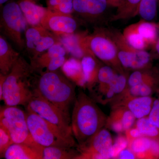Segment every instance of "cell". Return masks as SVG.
Wrapping results in <instances>:
<instances>
[{"label":"cell","instance_id":"obj_1","mask_svg":"<svg viewBox=\"0 0 159 159\" xmlns=\"http://www.w3.org/2000/svg\"><path fill=\"white\" fill-rule=\"evenodd\" d=\"M71 125L78 145L88 142L106 125L107 118L96 101L80 91L74 101Z\"/></svg>","mask_w":159,"mask_h":159},{"label":"cell","instance_id":"obj_2","mask_svg":"<svg viewBox=\"0 0 159 159\" xmlns=\"http://www.w3.org/2000/svg\"><path fill=\"white\" fill-rule=\"evenodd\" d=\"M35 89L70 119V106L76 98L75 83L58 70L44 71L35 81Z\"/></svg>","mask_w":159,"mask_h":159},{"label":"cell","instance_id":"obj_3","mask_svg":"<svg viewBox=\"0 0 159 159\" xmlns=\"http://www.w3.org/2000/svg\"><path fill=\"white\" fill-rule=\"evenodd\" d=\"M34 72L31 64L20 56L3 84L2 100L6 106H27L35 89Z\"/></svg>","mask_w":159,"mask_h":159},{"label":"cell","instance_id":"obj_4","mask_svg":"<svg viewBox=\"0 0 159 159\" xmlns=\"http://www.w3.org/2000/svg\"><path fill=\"white\" fill-rule=\"evenodd\" d=\"M25 113L31 137L42 147L73 148L78 146L74 138L66 135L34 112L26 109Z\"/></svg>","mask_w":159,"mask_h":159},{"label":"cell","instance_id":"obj_5","mask_svg":"<svg viewBox=\"0 0 159 159\" xmlns=\"http://www.w3.org/2000/svg\"><path fill=\"white\" fill-rule=\"evenodd\" d=\"M28 24L18 2H9L3 7L1 16V30L20 50L26 47L24 34Z\"/></svg>","mask_w":159,"mask_h":159},{"label":"cell","instance_id":"obj_6","mask_svg":"<svg viewBox=\"0 0 159 159\" xmlns=\"http://www.w3.org/2000/svg\"><path fill=\"white\" fill-rule=\"evenodd\" d=\"M0 126L8 130L14 143L43 147L34 142L31 137L25 112L16 106H6L1 109Z\"/></svg>","mask_w":159,"mask_h":159},{"label":"cell","instance_id":"obj_7","mask_svg":"<svg viewBox=\"0 0 159 159\" xmlns=\"http://www.w3.org/2000/svg\"><path fill=\"white\" fill-rule=\"evenodd\" d=\"M85 40L95 57L119 72L125 73L119 61L116 45L106 29H98L90 35L87 34Z\"/></svg>","mask_w":159,"mask_h":159},{"label":"cell","instance_id":"obj_8","mask_svg":"<svg viewBox=\"0 0 159 159\" xmlns=\"http://www.w3.org/2000/svg\"><path fill=\"white\" fill-rule=\"evenodd\" d=\"M106 30L116 45L119 61L125 71L149 68L151 57L148 52L132 47L122 33L118 30Z\"/></svg>","mask_w":159,"mask_h":159},{"label":"cell","instance_id":"obj_9","mask_svg":"<svg viewBox=\"0 0 159 159\" xmlns=\"http://www.w3.org/2000/svg\"><path fill=\"white\" fill-rule=\"evenodd\" d=\"M25 107L38 114L66 135L74 138L70 119L56 106L43 98L35 89Z\"/></svg>","mask_w":159,"mask_h":159},{"label":"cell","instance_id":"obj_10","mask_svg":"<svg viewBox=\"0 0 159 159\" xmlns=\"http://www.w3.org/2000/svg\"><path fill=\"white\" fill-rule=\"evenodd\" d=\"M114 141L110 133L103 128L82 145H78L77 159H111Z\"/></svg>","mask_w":159,"mask_h":159},{"label":"cell","instance_id":"obj_11","mask_svg":"<svg viewBox=\"0 0 159 159\" xmlns=\"http://www.w3.org/2000/svg\"><path fill=\"white\" fill-rule=\"evenodd\" d=\"M128 77L126 72H119L107 82H94L88 87L91 98L96 102L102 104L111 102L125 91L127 87Z\"/></svg>","mask_w":159,"mask_h":159},{"label":"cell","instance_id":"obj_12","mask_svg":"<svg viewBox=\"0 0 159 159\" xmlns=\"http://www.w3.org/2000/svg\"><path fill=\"white\" fill-rule=\"evenodd\" d=\"M41 25L58 35L74 33L77 29V23L71 14H66L48 9Z\"/></svg>","mask_w":159,"mask_h":159},{"label":"cell","instance_id":"obj_13","mask_svg":"<svg viewBox=\"0 0 159 159\" xmlns=\"http://www.w3.org/2000/svg\"><path fill=\"white\" fill-rule=\"evenodd\" d=\"M154 78L149 68L132 71L128 75L126 93L130 97L150 96Z\"/></svg>","mask_w":159,"mask_h":159},{"label":"cell","instance_id":"obj_14","mask_svg":"<svg viewBox=\"0 0 159 159\" xmlns=\"http://www.w3.org/2000/svg\"><path fill=\"white\" fill-rule=\"evenodd\" d=\"M73 4L74 11L90 22L101 18L110 6L107 0H73Z\"/></svg>","mask_w":159,"mask_h":159},{"label":"cell","instance_id":"obj_15","mask_svg":"<svg viewBox=\"0 0 159 159\" xmlns=\"http://www.w3.org/2000/svg\"><path fill=\"white\" fill-rule=\"evenodd\" d=\"M110 116L107 118L105 126L117 133H122L133 127L135 117L124 106H113Z\"/></svg>","mask_w":159,"mask_h":159},{"label":"cell","instance_id":"obj_16","mask_svg":"<svg viewBox=\"0 0 159 159\" xmlns=\"http://www.w3.org/2000/svg\"><path fill=\"white\" fill-rule=\"evenodd\" d=\"M87 34L84 33H71L57 35L61 43L67 53L73 57L81 59L86 55L95 56L89 49L86 42Z\"/></svg>","mask_w":159,"mask_h":159},{"label":"cell","instance_id":"obj_17","mask_svg":"<svg viewBox=\"0 0 159 159\" xmlns=\"http://www.w3.org/2000/svg\"><path fill=\"white\" fill-rule=\"evenodd\" d=\"M150 96L132 97L117 99L112 102L113 106L122 105L125 107L138 119L148 116L153 102Z\"/></svg>","mask_w":159,"mask_h":159},{"label":"cell","instance_id":"obj_18","mask_svg":"<svg viewBox=\"0 0 159 159\" xmlns=\"http://www.w3.org/2000/svg\"><path fill=\"white\" fill-rule=\"evenodd\" d=\"M43 147L13 143L4 154L6 159H43Z\"/></svg>","mask_w":159,"mask_h":159},{"label":"cell","instance_id":"obj_19","mask_svg":"<svg viewBox=\"0 0 159 159\" xmlns=\"http://www.w3.org/2000/svg\"><path fill=\"white\" fill-rule=\"evenodd\" d=\"M20 57L2 35L0 37V74L8 75Z\"/></svg>","mask_w":159,"mask_h":159},{"label":"cell","instance_id":"obj_20","mask_svg":"<svg viewBox=\"0 0 159 159\" xmlns=\"http://www.w3.org/2000/svg\"><path fill=\"white\" fill-rule=\"evenodd\" d=\"M25 18L28 25L30 26L41 25L48 8H44L34 3L33 0H20L18 2Z\"/></svg>","mask_w":159,"mask_h":159},{"label":"cell","instance_id":"obj_21","mask_svg":"<svg viewBox=\"0 0 159 159\" xmlns=\"http://www.w3.org/2000/svg\"><path fill=\"white\" fill-rule=\"evenodd\" d=\"M66 53L65 48L60 42L56 43L37 58L31 60V66L34 72L42 70L51 59L65 56Z\"/></svg>","mask_w":159,"mask_h":159},{"label":"cell","instance_id":"obj_22","mask_svg":"<svg viewBox=\"0 0 159 159\" xmlns=\"http://www.w3.org/2000/svg\"><path fill=\"white\" fill-rule=\"evenodd\" d=\"M61 70L63 73L76 84L86 86L81 61L79 59L74 57L68 59L61 66Z\"/></svg>","mask_w":159,"mask_h":159},{"label":"cell","instance_id":"obj_23","mask_svg":"<svg viewBox=\"0 0 159 159\" xmlns=\"http://www.w3.org/2000/svg\"><path fill=\"white\" fill-rule=\"evenodd\" d=\"M141 0H122L117 7L116 14L110 18V21L126 20L138 15Z\"/></svg>","mask_w":159,"mask_h":159},{"label":"cell","instance_id":"obj_24","mask_svg":"<svg viewBox=\"0 0 159 159\" xmlns=\"http://www.w3.org/2000/svg\"><path fill=\"white\" fill-rule=\"evenodd\" d=\"M153 139L145 136L129 141L128 147L136 156L137 159H145L153 156L152 152Z\"/></svg>","mask_w":159,"mask_h":159},{"label":"cell","instance_id":"obj_25","mask_svg":"<svg viewBox=\"0 0 159 159\" xmlns=\"http://www.w3.org/2000/svg\"><path fill=\"white\" fill-rule=\"evenodd\" d=\"M81 65L86 86L88 88L92 85L97 79V74L100 67L97 58L93 55H86L81 60Z\"/></svg>","mask_w":159,"mask_h":159},{"label":"cell","instance_id":"obj_26","mask_svg":"<svg viewBox=\"0 0 159 159\" xmlns=\"http://www.w3.org/2000/svg\"><path fill=\"white\" fill-rule=\"evenodd\" d=\"M79 154L72 148L49 146L43 148V159H77Z\"/></svg>","mask_w":159,"mask_h":159},{"label":"cell","instance_id":"obj_27","mask_svg":"<svg viewBox=\"0 0 159 159\" xmlns=\"http://www.w3.org/2000/svg\"><path fill=\"white\" fill-rule=\"evenodd\" d=\"M49 31L41 25L31 26L28 28L25 34L26 47L31 55L38 43L39 42L43 36Z\"/></svg>","mask_w":159,"mask_h":159},{"label":"cell","instance_id":"obj_28","mask_svg":"<svg viewBox=\"0 0 159 159\" xmlns=\"http://www.w3.org/2000/svg\"><path fill=\"white\" fill-rule=\"evenodd\" d=\"M122 33L127 42L134 48L145 50L148 47L145 40L138 32L136 23L126 27Z\"/></svg>","mask_w":159,"mask_h":159},{"label":"cell","instance_id":"obj_29","mask_svg":"<svg viewBox=\"0 0 159 159\" xmlns=\"http://www.w3.org/2000/svg\"><path fill=\"white\" fill-rule=\"evenodd\" d=\"M136 24L138 32L148 45L156 43L157 32L155 24L144 20H141Z\"/></svg>","mask_w":159,"mask_h":159},{"label":"cell","instance_id":"obj_30","mask_svg":"<svg viewBox=\"0 0 159 159\" xmlns=\"http://www.w3.org/2000/svg\"><path fill=\"white\" fill-rule=\"evenodd\" d=\"M159 0H141L139 5L138 15L142 20L151 21L154 19L157 13Z\"/></svg>","mask_w":159,"mask_h":159},{"label":"cell","instance_id":"obj_31","mask_svg":"<svg viewBox=\"0 0 159 159\" xmlns=\"http://www.w3.org/2000/svg\"><path fill=\"white\" fill-rule=\"evenodd\" d=\"M134 125L143 136L154 139L159 135V129L151 123L147 117L137 119Z\"/></svg>","mask_w":159,"mask_h":159},{"label":"cell","instance_id":"obj_32","mask_svg":"<svg viewBox=\"0 0 159 159\" xmlns=\"http://www.w3.org/2000/svg\"><path fill=\"white\" fill-rule=\"evenodd\" d=\"M13 141L7 129L0 126V155L4 157V154L10 145L13 144Z\"/></svg>","mask_w":159,"mask_h":159},{"label":"cell","instance_id":"obj_33","mask_svg":"<svg viewBox=\"0 0 159 159\" xmlns=\"http://www.w3.org/2000/svg\"><path fill=\"white\" fill-rule=\"evenodd\" d=\"M129 142L126 136L119 135L114 141L112 148V157L116 159L118 154L121 151L127 148Z\"/></svg>","mask_w":159,"mask_h":159},{"label":"cell","instance_id":"obj_34","mask_svg":"<svg viewBox=\"0 0 159 159\" xmlns=\"http://www.w3.org/2000/svg\"><path fill=\"white\" fill-rule=\"evenodd\" d=\"M148 118L151 123L159 129V99L153 101Z\"/></svg>","mask_w":159,"mask_h":159},{"label":"cell","instance_id":"obj_35","mask_svg":"<svg viewBox=\"0 0 159 159\" xmlns=\"http://www.w3.org/2000/svg\"><path fill=\"white\" fill-rule=\"evenodd\" d=\"M65 56L53 58L45 66V71H53L61 67L66 61Z\"/></svg>","mask_w":159,"mask_h":159},{"label":"cell","instance_id":"obj_36","mask_svg":"<svg viewBox=\"0 0 159 159\" xmlns=\"http://www.w3.org/2000/svg\"><path fill=\"white\" fill-rule=\"evenodd\" d=\"M116 159H137L136 156L130 148L127 147L121 151L118 154Z\"/></svg>","mask_w":159,"mask_h":159},{"label":"cell","instance_id":"obj_37","mask_svg":"<svg viewBox=\"0 0 159 159\" xmlns=\"http://www.w3.org/2000/svg\"><path fill=\"white\" fill-rule=\"evenodd\" d=\"M125 132L126 134L125 136L127 138L128 142L132 140V139H137V138L143 136L139 129L135 126H134V127H132L131 128L128 129Z\"/></svg>","mask_w":159,"mask_h":159},{"label":"cell","instance_id":"obj_38","mask_svg":"<svg viewBox=\"0 0 159 159\" xmlns=\"http://www.w3.org/2000/svg\"><path fill=\"white\" fill-rule=\"evenodd\" d=\"M7 75H3L0 74V99L2 100V87L3 84L6 80Z\"/></svg>","mask_w":159,"mask_h":159},{"label":"cell","instance_id":"obj_39","mask_svg":"<svg viewBox=\"0 0 159 159\" xmlns=\"http://www.w3.org/2000/svg\"><path fill=\"white\" fill-rule=\"evenodd\" d=\"M107 1L110 6L117 8L122 0H107Z\"/></svg>","mask_w":159,"mask_h":159},{"label":"cell","instance_id":"obj_40","mask_svg":"<svg viewBox=\"0 0 159 159\" xmlns=\"http://www.w3.org/2000/svg\"><path fill=\"white\" fill-rule=\"evenodd\" d=\"M155 44L156 50L158 54H159V38L157 40L156 43H155Z\"/></svg>","mask_w":159,"mask_h":159},{"label":"cell","instance_id":"obj_41","mask_svg":"<svg viewBox=\"0 0 159 159\" xmlns=\"http://www.w3.org/2000/svg\"><path fill=\"white\" fill-rule=\"evenodd\" d=\"M9 1H10V0H0V5H1V6L4 5L5 3H8Z\"/></svg>","mask_w":159,"mask_h":159},{"label":"cell","instance_id":"obj_42","mask_svg":"<svg viewBox=\"0 0 159 159\" xmlns=\"http://www.w3.org/2000/svg\"><path fill=\"white\" fill-rule=\"evenodd\" d=\"M158 157H159V154H158Z\"/></svg>","mask_w":159,"mask_h":159},{"label":"cell","instance_id":"obj_43","mask_svg":"<svg viewBox=\"0 0 159 159\" xmlns=\"http://www.w3.org/2000/svg\"><path fill=\"white\" fill-rule=\"evenodd\" d=\"M33 1H35V0H33Z\"/></svg>","mask_w":159,"mask_h":159},{"label":"cell","instance_id":"obj_44","mask_svg":"<svg viewBox=\"0 0 159 159\" xmlns=\"http://www.w3.org/2000/svg\"></svg>","mask_w":159,"mask_h":159}]
</instances>
